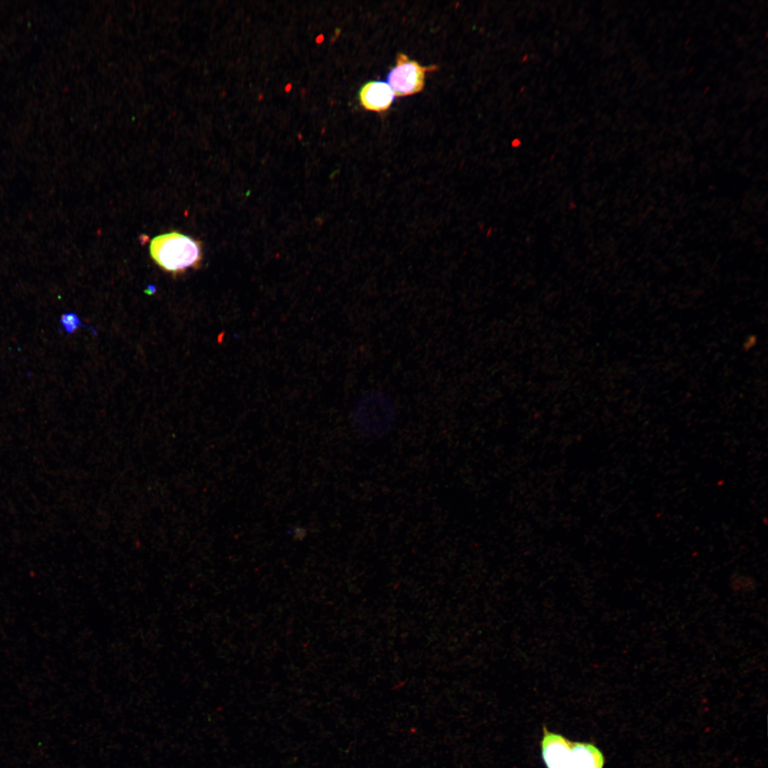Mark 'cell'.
Here are the masks:
<instances>
[{"label":"cell","mask_w":768,"mask_h":768,"mask_svg":"<svg viewBox=\"0 0 768 768\" xmlns=\"http://www.w3.org/2000/svg\"><path fill=\"white\" fill-rule=\"evenodd\" d=\"M398 410L395 400L387 393L370 390L361 395L351 411L354 430L366 439H379L395 429Z\"/></svg>","instance_id":"6da1fadb"},{"label":"cell","mask_w":768,"mask_h":768,"mask_svg":"<svg viewBox=\"0 0 768 768\" xmlns=\"http://www.w3.org/2000/svg\"><path fill=\"white\" fill-rule=\"evenodd\" d=\"M149 250L152 259L159 267L174 274L198 267L202 260L200 241L178 232L154 238Z\"/></svg>","instance_id":"7a4b0ae2"},{"label":"cell","mask_w":768,"mask_h":768,"mask_svg":"<svg viewBox=\"0 0 768 768\" xmlns=\"http://www.w3.org/2000/svg\"><path fill=\"white\" fill-rule=\"evenodd\" d=\"M435 66H422L417 61L408 58L404 53H398L395 65L387 76V83L397 97L407 96L420 92L425 85V73Z\"/></svg>","instance_id":"3957f363"},{"label":"cell","mask_w":768,"mask_h":768,"mask_svg":"<svg viewBox=\"0 0 768 768\" xmlns=\"http://www.w3.org/2000/svg\"><path fill=\"white\" fill-rule=\"evenodd\" d=\"M572 742L560 734L543 729L540 742L543 759L547 768H571Z\"/></svg>","instance_id":"277c9868"},{"label":"cell","mask_w":768,"mask_h":768,"mask_svg":"<svg viewBox=\"0 0 768 768\" xmlns=\"http://www.w3.org/2000/svg\"><path fill=\"white\" fill-rule=\"evenodd\" d=\"M395 93L387 82L370 81L359 90V100L367 110L383 112L387 110L395 99Z\"/></svg>","instance_id":"5b68a950"},{"label":"cell","mask_w":768,"mask_h":768,"mask_svg":"<svg viewBox=\"0 0 768 768\" xmlns=\"http://www.w3.org/2000/svg\"><path fill=\"white\" fill-rule=\"evenodd\" d=\"M604 757L593 744L572 742L571 768H603Z\"/></svg>","instance_id":"8992f818"},{"label":"cell","mask_w":768,"mask_h":768,"mask_svg":"<svg viewBox=\"0 0 768 768\" xmlns=\"http://www.w3.org/2000/svg\"><path fill=\"white\" fill-rule=\"evenodd\" d=\"M63 330L69 334L75 333L80 326H85L79 316L73 312L63 314L60 319Z\"/></svg>","instance_id":"52a82bcc"}]
</instances>
